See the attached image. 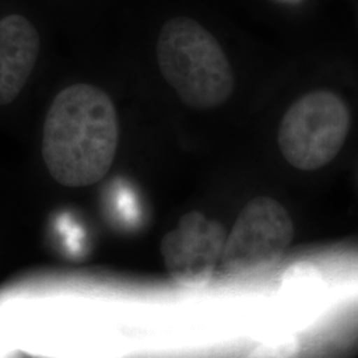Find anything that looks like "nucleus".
Segmentation results:
<instances>
[{
  "instance_id": "6",
  "label": "nucleus",
  "mask_w": 358,
  "mask_h": 358,
  "mask_svg": "<svg viewBox=\"0 0 358 358\" xmlns=\"http://www.w3.org/2000/svg\"><path fill=\"white\" fill-rule=\"evenodd\" d=\"M40 52L38 29L26 16L0 20V106L13 103L24 88Z\"/></svg>"
},
{
  "instance_id": "8",
  "label": "nucleus",
  "mask_w": 358,
  "mask_h": 358,
  "mask_svg": "<svg viewBox=\"0 0 358 358\" xmlns=\"http://www.w3.org/2000/svg\"><path fill=\"white\" fill-rule=\"evenodd\" d=\"M297 343L292 338L272 340L255 348L247 358H296Z\"/></svg>"
},
{
  "instance_id": "2",
  "label": "nucleus",
  "mask_w": 358,
  "mask_h": 358,
  "mask_svg": "<svg viewBox=\"0 0 358 358\" xmlns=\"http://www.w3.org/2000/svg\"><path fill=\"white\" fill-rule=\"evenodd\" d=\"M157 57L162 76L190 108L211 109L230 99L234 75L227 56L192 17L167 20L157 41Z\"/></svg>"
},
{
  "instance_id": "5",
  "label": "nucleus",
  "mask_w": 358,
  "mask_h": 358,
  "mask_svg": "<svg viewBox=\"0 0 358 358\" xmlns=\"http://www.w3.org/2000/svg\"><path fill=\"white\" fill-rule=\"evenodd\" d=\"M222 224L199 211L179 219L161 242V255L170 276L185 287H203L220 263L226 243Z\"/></svg>"
},
{
  "instance_id": "4",
  "label": "nucleus",
  "mask_w": 358,
  "mask_h": 358,
  "mask_svg": "<svg viewBox=\"0 0 358 358\" xmlns=\"http://www.w3.org/2000/svg\"><path fill=\"white\" fill-rule=\"evenodd\" d=\"M294 235V222L278 201H250L226 238L220 268L231 276H252L275 267Z\"/></svg>"
},
{
  "instance_id": "1",
  "label": "nucleus",
  "mask_w": 358,
  "mask_h": 358,
  "mask_svg": "<svg viewBox=\"0 0 358 358\" xmlns=\"http://www.w3.org/2000/svg\"><path fill=\"white\" fill-rule=\"evenodd\" d=\"M117 146L118 118L108 93L76 84L53 99L44 121L41 155L60 185L83 187L101 180Z\"/></svg>"
},
{
  "instance_id": "3",
  "label": "nucleus",
  "mask_w": 358,
  "mask_h": 358,
  "mask_svg": "<svg viewBox=\"0 0 358 358\" xmlns=\"http://www.w3.org/2000/svg\"><path fill=\"white\" fill-rule=\"evenodd\" d=\"M350 128L345 103L332 92L304 94L284 115L278 142L282 157L300 170L328 165L340 153Z\"/></svg>"
},
{
  "instance_id": "9",
  "label": "nucleus",
  "mask_w": 358,
  "mask_h": 358,
  "mask_svg": "<svg viewBox=\"0 0 358 358\" xmlns=\"http://www.w3.org/2000/svg\"><path fill=\"white\" fill-rule=\"evenodd\" d=\"M275 1H278V3H280V4H285V6H299V4H301L304 0H275Z\"/></svg>"
},
{
  "instance_id": "7",
  "label": "nucleus",
  "mask_w": 358,
  "mask_h": 358,
  "mask_svg": "<svg viewBox=\"0 0 358 358\" xmlns=\"http://www.w3.org/2000/svg\"><path fill=\"white\" fill-rule=\"evenodd\" d=\"M279 294L282 303L294 313L308 315L319 307L325 287L319 269L309 263H296L282 275Z\"/></svg>"
}]
</instances>
